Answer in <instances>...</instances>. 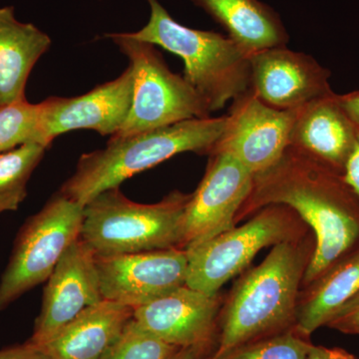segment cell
Segmentation results:
<instances>
[{
    "label": "cell",
    "mask_w": 359,
    "mask_h": 359,
    "mask_svg": "<svg viewBox=\"0 0 359 359\" xmlns=\"http://www.w3.org/2000/svg\"><path fill=\"white\" fill-rule=\"evenodd\" d=\"M285 205L311 226L316 244L304 273L313 283L359 247V196L344 175L297 149L255 175L252 192L241 208L249 214L266 205ZM240 210V211H241Z\"/></svg>",
    "instance_id": "6da1fadb"
},
{
    "label": "cell",
    "mask_w": 359,
    "mask_h": 359,
    "mask_svg": "<svg viewBox=\"0 0 359 359\" xmlns=\"http://www.w3.org/2000/svg\"><path fill=\"white\" fill-rule=\"evenodd\" d=\"M226 122V115L208 117L130 136L110 137L105 148L79 158L76 170L58 193L84 207L104 191L117 188L134 175L174 156L186 152L209 155Z\"/></svg>",
    "instance_id": "7a4b0ae2"
},
{
    "label": "cell",
    "mask_w": 359,
    "mask_h": 359,
    "mask_svg": "<svg viewBox=\"0 0 359 359\" xmlns=\"http://www.w3.org/2000/svg\"><path fill=\"white\" fill-rule=\"evenodd\" d=\"M309 259L295 240L273 245L263 263L236 285L222 316L216 348L208 359H219L238 346L294 327L297 292Z\"/></svg>",
    "instance_id": "3957f363"
},
{
    "label": "cell",
    "mask_w": 359,
    "mask_h": 359,
    "mask_svg": "<svg viewBox=\"0 0 359 359\" xmlns=\"http://www.w3.org/2000/svg\"><path fill=\"white\" fill-rule=\"evenodd\" d=\"M146 1L150 6L147 25L125 34L183 59L184 78L205 99L211 113L250 91V55L233 40L180 25L159 0Z\"/></svg>",
    "instance_id": "277c9868"
},
{
    "label": "cell",
    "mask_w": 359,
    "mask_h": 359,
    "mask_svg": "<svg viewBox=\"0 0 359 359\" xmlns=\"http://www.w3.org/2000/svg\"><path fill=\"white\" fill-rule=\"evenodd\" d=\"M191 195L173 191L156 204H139L119 187L104 191L84 205L80 238L97 257L183 249Z\"/></svg>",
    "instance_id": "5b68a950"
},
{
    "label": "cell",
    "mask_w": 359,
    "mask_h": 359,
    "mask_svg": "<svg viewBox=\"0 0 359 359\" xmlns=\"http://www.w3.org/2000/svg\"><path fill=\"white\" fill-rule=\"evenodd\" d=\"M133 69V102L121 129L111 137H126L186 120L210 117L205 99L192 85L172 72L155 45L107 33Z\"/></svg>",
    "instance_id": "8992f818"
},
{
    "label": "cell",
    "mask_w": 359,
    "mask_h": 359,
    "mask_svg": "<svg viewBox=\"0 0 359 359\" xmlns=\"http://www.w3.org/2000/svg\"><path fill=\"white\" fill-rule=\"evenodd\" d=\"M84 207L57 193L23 224L0 280V311L48 280L81 233Z\"/></svg>",
    "instance_id": "52a82bcc"
},
{
    "label": "cell",
    "mask_w": 359,
    "mask_h": 359,
    "mask_svg": "<svg viewBox=\"0 0 359 359\" xmlns=\"http://www.w3.org/2000/svg\"><path fill=\"white\" fill-rule=\"evenodd\" d=\"M297 212L285 205L262 208L244 226L219 233L186 250L187 287L207 294H218L222 287L269 245L295 240Z\"/></svg>",
    "instance_id": "ba28073f"
},
{
    "label": "cell",
    "mask_w": 359,
    "mask_h": 359,
    "mask_svg": "<svg viewBox=\"0 0 359 359\" xmlns=\"http://www.w3.org/2000/svg\"><path fill=\"white\" fill-rule=\"evenodd\" d=\"M297 109L278 110L250 91L233 101L226 126L211 153L233 156L252 175L273 167L290 146Z\"/></svg>",
    "instance_id": "9c48e42d"
},
{
    "label": "cell",
    "mask_w": 359,
    "mask_h": 359,
    "mask_svg": "<svg viewBox=\"0 0 359 359\" xmlns=\"http://www.w3.org/2000/svg\"><path fill=\"white\" fill-rule=\"evenodd\" d=\"M209 155L204 178L187 204L184 250L233 229L254 185V175L233 156L221 152Z\"/></svg>",
    "instance_id": "30bf717a"
},
{
    "label": "cell",
    "mask_w": 359,
    "mask_h": 359,
    "mask_svg": "<svg viewBox=\"0 0 359 359\" xmlns=\"http://www.w3.org/2000/svg\"><path fill=\"white\" fill-rule=\"evenodd\" d=\"M95 259L103 299L134 309L186 285V250L95 256Z\"/></svg>",
    "instance_id": "8fae6325"
},
{
    "label": "cell",
    "mask_w": 359,
    "mask_h": 359,
    "mask_svg": "<svg viewBox=\"0 0 359 359\" xmlns=\"http://www.w3.org/2000/svg\"><path fill=\"white\" fill-rule=\"evenodd\" d=\"M133 91V69L129 65L119 77L84 95L49 97L40 103L42 143L49 148L56 137L73 130H93L101 136H113L128 117Z\"/></svg>",
    "instance_id": "7c38bea8"
},
{
    "label": "cell",
    "mask_w": 359,
    "mask_h": 359,
    "mask_svg": "<svg viewBox=\"0 0 359 359\" xmlns=\"http://www.w3.org/2000/svg\"><path fill=\"white\" fill-rule=\"evenodd\" d=\"M102 301L95 254L77 238L47 280L41 311L29 342L43 346L84 309Z\"/></svg>",
    "instance_id": "4fadbf2b"
},
{
    "label": "cell",
    "mask_w": 359,
    "mask_h": 359,
    "mask_svg": "<svg viewBox=\"0 0 359 359\" xmlns=\"http://www.w3.org/2000/svg\"><path fill=\"white\" fill-rule=\"evenodd\" d=\"M250 91L278 110H295L334 93L330 71L313 56L273 47L250 54Z\"/></svg>",
    "instance_id": "5bb4252c"
},
{
    "label": "cell",
    "mask_w": 359,
    "mask_h": 359,
    "mask_svg": "<svg viewBox=\"0 0 359 359\" xmlns=\"http://www.w3.org/2000/svg\"><path fill=\"white\" fill-rule=\"evenodd\" d=\"M219 301L184 285L134 309L133 318L149 334L178 347L209 344L214 339Z\"/></svg>",
    "instance_id": "9a60e30c"
},
{
    "label": "cell",
    "mask_w": 359,
    "mask_h": 359,
    "mask_svg": "<svg viewBox=\"0 0 359 359\" xmlns=\"http://www.w3.org/2000/svg\"><path fill=\"white\" fill-rule=\"evenodd\" d=\"M358 137V127L334 92L297 109L290 131V147L344 175Z\"/></svg>",
    "instance_id": "2e32d148"
},
{
    "label": "cell",
    "mask_w": 359,
    "mask_h": 359,
    "mask_svg": "<svg viewBox=\"0 0 359 359\" xmlns=\"http://www.w3.org/2000/svg\"><path fill=\"white\" fill-rule=\"evenodd\" d=\"M133 314L130 306L103 299L84 309L40 347L51 359H101Z\"/></svg>",
    "instance_id": "e0dca14e"
},
{
    "label": "cell",
    "mask_w": 359,
    "mask_h": 359,
    "mask_svg": "<svg viewBox=\"0 0 359 359\" xmlns=\"http://www.w3.org/2000/svg\"><path fill=\"white\" fill-rule=\"evenodd\" d=\"M51 43L36 26L16 20L13 6L0 7V106L25 100L28 77Z\"/></svg>",
    "instance_id": "ac0fdd59"
},
{
    "label": "cell",
    "mask_w": 359,
    "mask_h": 359,
    "mask_svg": "<svg viewBox=\"0 0 359 359\" xmlns=\"http://www.w3.org/2000/svg\"><path fill=\"white\" fill-rule=\"evenodd\" d=\"M228 32L249 55L287 46L290 36L280 16L261 0H190Z\"/></svg>",
    "instance_id": "d6986e66"
},
{
    "label": "cell",
    "mask_w": 359,
    "mask_h": 359,
    "mask_svg": "<svg viewBox=\"0 0 359 359\" xmlns=\"http://www.w3.org/2000/svg\"><path fill=\"white\" fill-rule=\"evenodd\" d=\"M297 309L295 328L304 337L327 325L335 313L359 292V247L327 269Z\"/></svg>",
    "instance_id": "ffe728a7"
},
{
    "label": "cell",
    "mask_w": 359,
    "mask_h": 359,
    "mask_svg": "<svg viewBox=\"0 0 359 359\" xmlns=\"http://www.w3.org/2000/svg\"><path fill=\"white\" fill-rule=\"evenodd\" d=\"M36 142L0 154V214L20 208L27 196V183L47 151Z\"/></svg>",
    "instance_id": "44dd1931"
},
{
    "label": "cell",
    "mask_w": 359,
    "mask_h": 359,
    "mask_svg": "<svg viewBox=\"0 0 359 359\" xmlns=\"http://www.w3.org/2000/svg\"><path fill=\"white\" fill-rule=\"evenodd\" d=\"M40 113V103L32 104L26 99L0 106V154L30 142L44 145Z\"/></svg>",
    "instance_id": "7402d4cb"
},
{
    "label": "cell",
    "mask_w": 359,
    "mask_h": 359,
    "mask_svg": "<svg viewBox=\"0 0 359 359\" xmlns=\"http://www.w3.org/2000/svg\"><path fill=\"white\" fill-rule=\"evenodd\" d=\"M313 346L294 327L238 346L219 359H306Z\"/></svg>",
    "instance_id": "603a6c76"
},
{
    "label": "cell",
    "mask_w": 359,
    "mask_h": 359,
    "mask_svg": "<svg viewBox=\"0 0 359 359\" xmlns=\"http://www.w3.org/2000/svg\"><path fill=\"white\" fill-rule=\"evenodd\" d=\"M180 348L149 334L132 318L101 359H169Z\"/></svg>",
    "instance_id": "cb8c5ba5"
},
{
    "label": "cell",
    "mask_w": 359,
    "mask_h": 359,
    "mask_svg": "<svg viewBox=\"0 0 359 359\" xmlns=\"http://www.w3.org/2000/svg\"><path fill=\"white\" fill-rule=\"evenodd\" d=\"M327 327L346 334H359V292L327 323Z\"/></svg>",
    "instance_id": "d4e9b609"
},
{
    "label": "cell",
    "mask_w": 359,
    "mask_h": 359,
    "mask_svg": "<svg viewBox=\"0 0 359 359\" xmlns=\"http://www.w3.org/2000/svg\"><path fill=\"white\" fill-rule=\"evenodd\" d=\"M0 359H51L39 346L26 342L21 346L8 347L0 351Z\"/></svg>",
    "instance_id": "484cf974"
},
{
    "label": "cell",
    "mask_w": 359,
    "mask_h": 359,
    "mask_svg": "<svg viewBox=\"0 0 359 359\" xmlns=\"http://www.w3.org/2000/svg\"><path fill=\"white\" fill-rule=\"evenodd\" d=\"M344 177L348 185L359 196V137L344 168Z\"/></svg>",
    "instance_id": "4316f807"
},
{
    "label": "cell",
    "mask_w": 359,
    "mask_h": 359,
    "mask_svg": "<svg viewBox=\"0 0 359 359\" xmlns=\"http://www.w3.org/2000/svg\"><path fill=\"white\" fill-rule=\"evenodd\" d=\"M339 102L359 130V89L346 94H337Z\"/></svg>",
    "instance_id": "83f0119b"
},
{
    "label": "cell",
    "mask_w": 359,
    "mask_h": 359,
    "mask_svg": "<svg viewBox=\"0 0 359 359\" xmlns=\"http://www.w3.org/2000/svg\"><path fill=\"white\" fill-rule=\"evenodd\" d=\"M306 359H358L353 354L341 348H327L325 346H313Z\"/></svg>",
    "instance_id": "f1b7e54d"
},
{
    "label": "cell",
    "mask_w": 359,
    "mask_h": 359,
    "mask_svg": "<svg viewBox=\"0 0 359 359\" xmlns=\"http://www.w3.org/2000/svg\"><path fill=\"white\" fill-rule=\"evenodd\" d=\"M211 346L212 342L181 347L169 359H205Z\"/></svg>",
    "instance_id": "f546056e"
}]
</instances>
